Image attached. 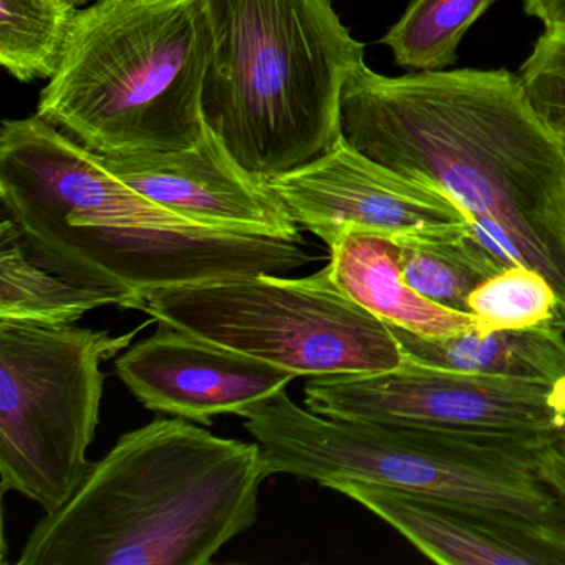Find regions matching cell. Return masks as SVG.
Segmentation results:
<instances>
[{
	"mask_svg": "<svg viewBox=\"0 0 565 565\" xmlns=\"http://www.w3.org/2000/svg\"><path fill=\"white\" fill-rule=\"evenodd\" d=\"M130 309L115 290L81 286L34 259L18 224L6 216L0 226V320L71 326L102 307Z\"/></svg>",
	"mask_w": 565,
	"mask_h": 565,
	"instance_id": "2e32d148",
	"label": "cell"
},
{
	"mask_svg": "<svg viewBox=\"0 0 565 565\" xmlns=\"http://www.w3.org/2000/svg\"><path fill=\"white\" fill-rule=\"evenodd\" d=\"M214 49L203 110L253 173H287L342 137L347 82L365 45L332 0H207Z\"/></svg>",
	"mask_w": 565,
	"mask_h": 565,
	"instance_id": "5b68a950",
	"label": "cell"
},
{
	"mask_svg": "<svg viewBox=\"0 0 565 565\" xmlns=\"http://www.w3.org/2000/svg\"><path fill=\"white\" fill-rule=\"evenodd\" d=\"M267 476L259 443L154 419L121 436L71 501L41 519L18 564H211L256 524Z\"/></svg>",
	"mask_w": 565,
	"mask_h": 565,
	"instance_id": "3957f363",
	"label": "cell"
},
{
	"mask_svg": "<svg viewBox=\"0 0 565 565\" xmlns=\"http://www.w3.org/2000/svg\"><path fill=\"white\" fill-rule=\"evenodd\" d=\"M77 4L72 0H0V64L15 81H51L61 67Z\"/></svg>",
	"mask_w": 565,
	"mask_h": 565,
	"instance_id": "ac0fdd59",
	"label": "cell"
},
{
	"mask_svg": "<svg viewBox=\"0 0 565 565\" xmlns=\"http://www.w3.org/2000/svg\"><path fill=\"white\" fill-rule=\"evenodd\" d=\"M518 81L529 107L555 135L565 137V25L545 28Z\"/></svg>",
	"mask_w": 565,
	"mask_h": 565,
	"instance_id": "44dd1931",
	"label": "cell"
},
{
	"mask_svg": "<svg viewBox=\"0 0 565 565\" xmlns=\"http://www.w3.org/2000/svg\"><path fill=\"white\" fill-rule=\"evenodd\" d=\"M392 327L405 362L525 382H565V337L557 327L426 337Z\"/></svg>",
	"mask_w": 565,
	"mask_h": 565,
	"instance_id": "9a60e30c",
	"label": "cell"
},
{
	"mask_svg": "<svg viewBox=\"0 0 565 565\" xmlns=\"http://www.w3.org/2000/svg\"><path fill=\"white\" fill-rule=\"evenodd\" d=\"M323 488L365 505L438 564L565 565V519L558 511L529 518L359 479H333Z\"/></svg>",
	"mask_w": 565,
	"mask_h": 565,
	"instance_id": "8fae6325",
	"label": "cell"
},
{
	"mask_svg": "<svg viewBox=\"0 0 565 565\" xmlns=\"http://www.w3.org/2000/svg\"><path fill=\"white\" fill-rule=\"evenodd\" d=\"M392 237L398 247L399 267L406 282L446 309L468 313L472 290L505 269L504 264L476 239L469 224L431 227Z\"/></svg>",
	"mask_w": 565,
	"mask_h": 565,
	"instance_id": "e0dca14e",
	"label": "cell"
},
{
	"mask_svg": "<svg viewBox=\"0 0 565 565\" xmlns=\"http://www.w3.org/2000/svg\"><path fill=\"white\" fill-rule=\"evenodd\" d=\"M239 416L270 475L359 479L529 518L555 514L537 455L564 433H469L396 423L327 418L297 406L286 390Z\"/></svg>",
	"mask_w": 565,
	"mask_h": 565,
	"instance_id": "8992f818",
	"label": "cell"
},
{
	"mask_svg": "<svg viewBox=\"0 0 565 565\" xmlns=\"http://www.w3.org/2000/svg\"><path fill=\"white\" fill-rule=\"evenodd\" d=\"M269 183L296 223L327 246L347 231L398 236L469 224L439 188L365 157L343 137L326 153Z\"/></svg>",
	"mask_w": 565,
	"mask_h": 565,
	"instance_id": "30bf717a",
	"label": "cell"
},
{
	"mask_svg": "<svg viewBox=\"0 0 565 565\" xmlns=\"http://www.w3.org/2000/svg\"><path fill=\"white\" fill-rule=\"evenodd\" d=\"M525 12L539 19L544 28L565 25V0H525Z\"/></svg>",
	"mask_w": 565,
	"mask_h": 565,
	"instance_id": "603a6c76",
	"label": "cell"
},
{
	"mask_svg": "<svg viewBox=\"0 0 565 565\" xmlns=\"http://www.w3.org/2000/svg\"><path fill=\"white\" fill-rule=\"evenodd\" d=\"M494 0H412L380 44L392 51L395 64L415 72L451 67L466 32Z\"/></svg>",
	"mask_w": 565,
	"mask_h": 565,
	"instance_id": "d6986e66",
	"label": "cell"
},
{
	"mask_svg": "<svg viewBox=\"0 0 565 565\" xmlns=\"http://www.w3.org/2000/svg\"><path fill=\"white\" fill-rule=\"evenodd\" d=\"M561 140H562V145H564V148H565V137L561 138Z\"/></svg>",
	"mask_w": 565,
	"mask_h": 565,
	"instance_id": "d4e9b609",
	"label": "cell"
},
{
	"mask_svg": "<svg viewBox=\"0 0 565 565\" xmlns=\"http://www.w3.org/2000/svg\"><path fill=\"white\" fill-rule=\"evenodd\" d=\"M557 296L547 277L514 264L499 270L472 290L468 313L481 332L527 330L554 326Z\"/></svg>",
	"mask_w": 565,
	"mask_h": 565,
	"instance_id": "ffe728a7",
	"label": "cell"
},
{
	"mask_svg": "<svg viewBox=\"0 0 565 565\" xmlns=\"http://www.w3.org/2000/svg\"><path fill=\"white\" fill-rule=\"evenodd\" d=\"M138 309L297 376L386 372L405 363L392 327L337 289L323 269L300 279L253 274L168 287L148 294Z\"/></svg>",
	"mask_w": 565,
	"mask_h": 565,
	"instance_id": "52a82bcc",
	"label": "cell"
},
{
	"mask_svg": "<svg viewBox=\"0 0 565 565\" xmlns=\"http://www.w3.org/2000/svg\"><path fill=\"white\" fill-rule=\"evenodd\" d=\"M100 158L131 190L198 226L303 241L269 180L247 170L207 124L184 150Z\"/></svg>",
	"mask_w": 565,
	"mask_h": 565,
	"instance_id": "7c38bea8",
	"label": "cell"
},
{
	"mask_svg": "<svg viewBox=\"0 0 565 565\" xmlns=\"http://www.w3.org/2000/svg\"><path fill=\"white\" fill-rule=\"evenodd\" d=\"M72 2H75V4H77V2H81V0H72Z\"/></svg>",
	"mask_w": 565,
	"mask_h": 565,
	"instance_id": "484cf974",
	"label": "cell"
},
{
	"mask_svg": "<svg viewBox=\"0 0 565 565\" xmlns=\"http://www.w3.org/2000/svg\"><path fill=\"white\" fill-rule=\"evenodd\" d=\"M558 443H561L562 448L565 449V433L561 436V438H558Z\"/></svg>",
	"mask_w": 565,
	"mask_h": 565,
	"instance_id": "cb8c5ba5",
	"label": "cell"
},
{
	"mask_svg": "<svg viewBox=\"0 0 565 565\" xmlns=\"http://www.w3.org/2000/svg\"><path fill=\"white\" fill-rule=\"evenodd\" d=\"M535 469L545 488L551 491L555 508L565 519V449L558 439L539 451Z\"/></svg>",
	"mask_w": 565,
	"mask_h": 565,
	"instance_id": "7402d4cb",
	"label": "cell"
},
{
	"mask_svg": "<svg viewBox=\"0 0 565 565\" xmlns=\"http://www.w3.org/2000/svg\"><path fill=\"white\" fill-rule=\"evenodd\" d=\"M342 137L448 194L505 267L524 264L557 296L565 332V148L508 71L385 77L365 62L347 82Z\"/></svg>",
	"mask_w": 565,
	"mask_h": 565,
	"instance_id": "6da1fadb",
	"label": "cell"
},
{
	"mask_svg": "<svg viewBox=\"0 0 565 565\" xmlns=\"http://www.w3.org/2000/svg\"><path fill=\"white\" fill-rule=\"evenodd\" d=\"M329 249L323 270L330 282L388 326L426 337H451L478 327L471 313L438 306L406 282L392 236L347 231Z\"/></svg>",
	"mask_w": 565,
	"mask_h": 565,
	"instance_id": "5bb4252c",
	"label": "cell"
},
{
	"mask_svg": "<svg viewBox=\"0 0 565 565\" xmlns=\"http://www.w3.org/2000/svg\"><path fill=\"white\" fill-rule=\"evenodd\" d=\"M115 373L145 408L206 426L213 416L239 415L299 379L163 322L115 360Z\"/></svg>",
	"mask_w": 565,
	"mask_h": 565,
	"instance_id": "4fadbf2b",
	"label": "cell"
},
{
	"mask_svg": "<svg viewBox=\"0 0 565 565\" xmlns=\"http://www.w3.org/2000/svg\"><path fill=\"white\" fill-rule=\"evenodd\" d=\"M0 201L42 266L138 309L168 287L286 274L312 256L302 241L198 226L131 190L38 115L0 130Z\"/></svg>",
	"mask_w": 565,
	"mask_h": 565,
	"instance_id": "7a4b0ae2",
	"label": "cell"
},
{
	"mask_svg": "<svg viewBox=\"0 0 565 565\" xmlns=\"http://www.w3.org/2000/svg\"><path fill=\"white\" fill-rule=\"evenodd\" d=\"M306 406L327 418L469 433H565V382H525L405 362L375 373L316 376Z\"/></svg>",
	"mask_w": 565,
	"mask_h": 565,
	"instance_id": "9c48e42d",
	"label": "cell"
},
{
	"mask_svg": "<svg viewBox=\"0 0 565 565\" xmlns=\"http://www.w3.org/2000/svg\"><path fill=\"white\" fill-rule=\"evenodd\" d=\"M124 335L88 327L0 320V476L47 514L81 488L104 396L102 362L128 349Z\"/></svg>",
	"mask_w": 565,
	"mask_h": 565,
	"instance_id": "ba28073f",
	"label": "cell"
},
{
	"mask_svg": "<svg viewBox=\"0 0 565 565\" xmlns=\"http://www.w3.org/2000/svg\"><path fill=\"white\" fill-rule=\"evenodd\" d=\"M213 49L207 0H97L78 11L35 115L102 157L191 148Z\"/></svg>",
	"mask_w": 565,
	"mask_h": 565,
	"instance_id": "277c9868",
	"label": "cell"
}]
</instances>
